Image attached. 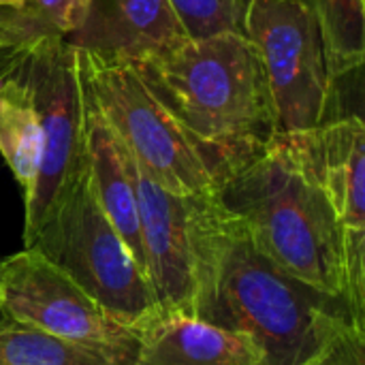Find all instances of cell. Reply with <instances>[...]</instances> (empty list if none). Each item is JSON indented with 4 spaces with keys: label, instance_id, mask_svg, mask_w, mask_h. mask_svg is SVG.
<instances>
[{
    "label": "cell",
    "instance_id": "6da1fadb",
    "mask_svg": "<svg viewBox=\"0 0 365 365\" xmlns=\"http://www.w3.org/2000/svg\"><path fill=\"white\" fill-rule=\"evenodd\" d=\"M188 227L190 317L244 340L261 365H306L355 323L346 299L278 267L212 195L190 199Z\"/></svg>",
    "mask_w": 365,
    "mask_h": 365
},
{
    "label": "cell",
    "instance_id": "7a4b0ae2",
    "mask_svg": "<svg viewBox=\"0 0 365 365\" xmlns=\"http://www.w3.org/2000/svg\"><path fill=\"white\" fill-rule=\"evenodd\" d=\"M130 64L205 154L214 178L278 135L263 66L240 30L188 36L160 56Z\"/></svg>",
    "mask_w": 365,
    "mask_h": 365
},
{
    "label": "cell",
    "instance_id": "3957f363",
    "mask_svg": "<svg viewBox=\"0 0 365 365\" xmlns=\"http://www.w3.org/2000/svg\"><path fill=\"white\" fill-rule=\"evenodd\" d=\"M212 199L244 225L278 267L308 287L346 299L344 229L321 188L282 141L225 169Z\"/></svg>",
    "mask_w": 365,
    "mask_h": 365
},
{
    "label": "cell",
    "instance_id": "277c9868",
    "mask_svg": "<svg viewBox=\"0 0 365 365\" xmlns=\"http://www.w3.org/2000/svg\"><path fill=\"white\" fill-rule=\"evenodd\" d=\"M0 75L26 81L41 130L34 184L24 197V246L66 186L88 167V92L79 51L58 34L0 43Z\"/></svg>",
    "mask_w": 365,
    "mask_h": 365
},
{
    "label": "cell",
    "instance_id": "5b68a950",
    "mask_svg": "<svg viewBox=\"0 0 365 365\" xmlns=\"http://www.w3.org/2000/svg\"><path fill=\"white\" fill-rule=\"evenodd\" d=\"M24 248L38 252L135 331L158 314L145 272L94 199L88 167L66 186Z\"/></svg>",
    "mask_w": 365,
    "mask_h": 365
},
{
    "label": "cell",
    "instance_id": "8992f818",
    "mask_svg": "<svg viewBox=\"0 0 365 365\" xmlns=\"http://www.w3.org/2000/svg\"><path fill=\"white\" fill-rule=\"evenodd\" d=\"M77 51L90 103L137 165L171 192L212 195L216 178L205 154L150 92L137 68L126 60Z\"/></svg>",
    "mask_w": 365,
    "mask_h": 365
},
{
    "label": "cell",
    "instance_id": "52a82bcc",
    "mask_svg": "<svg viewBox=\"0 0 365 365\" xmlns=\"http://www.w3.org/2000/svg\"><path fill=\"white\" fill-rule=\"evenodd\" d=\"M240 32L263 66L278 135L338 118L336 79L310 0H242Z\"/></svg>",
    "mask_w": 365,
    "mask_h": 365
},
{
    "label": "cell",
    "instance_id": "ba28073f",
    "mask_svg": "<svg viewBox=\"0 0 365 365\" xmlns=\"http://www.w3.org/2000/svg\"><path fill=\"white\" fill-rule=\"evenodd\" d=\"M0 312L17 323L83 346L109 365H135L139 331L109 317L38 252L0 261Z\"/></svg>",
    "mask_w": 365,
    "mask_h": 365
},
{
    "label": "cell",
    "instance_id": "9c48e42d",
    "mask_svg": "<svg viewBox=\"0 0 365 365\" xmlns=\"http://www.w3.org/2000/svg\"><path fill=\"white\" fill-rule=\"evenodd\" d=\"M120 143V141H118ZM126 171L133 182L139 235L145 257V274L165 314H190L192 252H190V199L171 192L152 180L120 143Z\"/></svg>",
    "mask_w": 365,
    "mask_h": 365
},
{
    "label": "cell",
    "instance_id": "30bf717a",
    "mask_svg": "<svg viewBox=\"0 0 365 365\" xmlns=\"http://www.w3.org/2000/svg\"><path fill=\"white\" fill-rule=\"evenodd\" d=\"M321 188L344 233H365V124L355 113L312 130L276 135Z\"/></svg>",
    "mask_w": 365,
    "mask_h": 365
},
{
    "label": "cell",
    "instance_id": "8fae6325",
    "mask_svg": "<svg viewBox=\"0 0 365 365\" xmlns=\"http://www.w3.org/2000/svg\"><path fill=\"white\" fill-rule=\"evenodd\" d=\"M186 38L171 0H88L83 24L64 41L81 51L143 62Z\"/></svg>",
    "mask_w": 365,
    "mask_h": 365
},
{
    "label": "cell",
    "instance_id": "7c38bea8",
    "mask_svg": "<svg viewBox=\"0 0 365 365\" xmlns=\"http://www.w3.org/2000/svg\"><path fill=\"white\" fill-rule=\"evenodd\" d=\"M135 365H261L240 338L190 314L158 312L139 331Z\"/></svg>",
    "mask_w": 365,
    "mask_h": 365
},
{
    "label": "cell",
    "instance_id": "4fadbf2b",
    "mask_svg": "<svg viewBox=\"0 0 365 365\" xmlns=\"http://www.w3.org/2000/svg\"><path fill=\"white\" fill-rule=\"evenodd\" d=\"M88 173L94 199L122 242L145 272L143 244L139 235L133 182L124 165L122 148L101 113L88 98ZM148 276V274H145Z\"/></svg>",
    "mask_w": 365,
    "mask_h": 365
},
{
    "label": "cell",
    "instance_id": "5bb4252c",
    "mask_svg": "<svg viewBox=\"0 0 365 365\" xmlns=\"http://www.w3.org/2000/svg\"><path fill=\"white\" fill-rule=\"evenodd\" d=\"M0 156L26 197L38 169L41 130L30 88L15 75H0Z\"/></svg>",
    "mask_w": 365,
    "mask_h": 365
},
{
    "label": "cell",
    "instance_id": "9a60e30c",
    "mask_svg": "<svg viewBox=\"0 0 365 365\" xmlns=\"http://www.w3.org/2000/svg\"><path fill=\"white\" fill-rule=\"evenodd\" d=\"M319 17L334 79L359 71L365 60L364 0H310Z\"/></svg>",
    "mask_w": 365,
    "mask_h": 365
},
{
    "label": "cell",
    "instance_id": "2e32d148",
    "mask_svg": "<svg viewBox=\"0 0 365 365\" xmlns=\"http://www.w3.org/2000/svg\"><path fill=\"white\" fill-rule=\"evenodd\" d=\"M0 365H109L96 353L0 312Z\"/></svg>",
    "mask_w": 365,
    "mask_h": 365
},
{
    "label": "cell",
    "instance_id": "e0dca14e",
    "mask_svg": "<svg viewBox=\"0 0 365 365\" xmlns=\"http://www.w3.org/2000/svg\"><path fill=\"white\" fill-rule=\"evenodd\" d=\"M188 36L240 30L242 0H171Z\"/></svg>",
    "mask_w": 365,
    "mask_h": 365
},
{
    "label": "cell",
    "instance_id": "ac0fdd59",
    "mask_svg": "<svg viewBox=\"0 0 365 365\" xmlns=\"http://www.w3.org/2000/svg\"><path fill=\"white\" fill-rule=\"evenodd\" d=\"M15 11L41 32L66 38L83 24L88 0H24Z\"/></svg>",
    "mask_w": 365,
    "mask_h": 365
},
{
    "label": "cell",
    "instance_id": "d6986e66",
    "mask_svg": "<svg viewBox=\"0 0 365 365\" xmlns=\"http://www.w3.org/2000/svg\"><path fill=\"white\" fill-rule=\"evenodd\" d=\"M306 365H365V327L346 325Z\"/></svg>",
    "mask_w": 365,
    "mask_h": 365
},
{
    "label": "cell",
    "instance_id": "ffe728a7",
    "mask_svg": "<svg viewBox=\"0 0 365 365\" xmlns=\"http://www.w3.org/2000/svg\"><path fill=\"white\" fill-rule=\"evenodd\" d=\"M24 0H0V9H19Z\"/></svg>",
    "mask_w": 365,
    "mask_h": 365
},
{
    "label": "cell",
    "instance_id": "44dd1931",
    "mask_svg": "<svg viewBox=\"0 0 365 365\" xmlns=\"http://www.w3.org/2000/svg\"><path fill=\"white\" fill-rule=\"evenodd\" d=\"M0 261H2V259H0Z\"/></svg>",
    "mask_w": 365,
    "mask_h": 365
}]
</instances>
